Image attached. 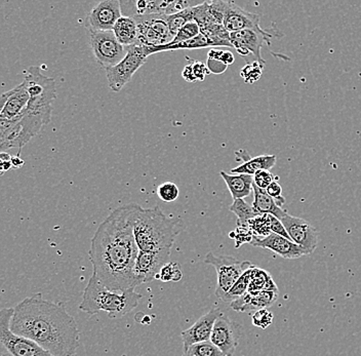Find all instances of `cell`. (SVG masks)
Listing matches in <instances>:
<instances>
[{
    "mask_svg": "<svg viewBox=\"0 0 361 356\" xmlns=\"http://www.w3.org/2000/svg\"><path fill=\"white\" fill-rule=\"evenodd\" d=\"M139 204L117 207L94 232L89 257L94 276L109 290L135 288V264L139 254L134 226Z\"/></svg>",
    "mask_w": 361,
    "mask_h": 356,
    "instance_id": "6da1fadb",
    "label": "cell"
},
{
    "mask_svg": "<svg viewBox=\"0 0 361 356\" xmlns=\"http://www.w3.org/2000/svg\"><path fill=\"white\" fill-rule=\"evenodd\" d=\"M11 332L31 340L53 356H75L80 337L78 324L62 304L42 294L22 300L13 308Z\"/></svg>",
    "mask_w": 361,
    "mask_h": 356,
    "instance_id": "7a4b0ae2",
    "label": "cell"
},
{
    "mask_svg": "<svg viewBox=\"0 0 361 356\" xmlns=\"http://www.w3.org/2000/svg\"><path fill=\"white\" fill-rule=\"evenodd\" d=\"M24 83L29 94L26 112L20 119L22 137L28 143L40 132L44 125L51 121L53 103L56 98V81L42 74L37 66L27 69Z\"/></svg>",
    "mask_w": 361,
    "mask_h": 356,
    "instance_id": "3957f363",
    "label": "cell"
},
{
    "mask_svg": "<svg viewBox=\"0 0 361 356\" xmlns=\"http://www.w3.org/2000/svg\"><path fill=\"white\" fill-rule=\"evenodd\" d=\"M182 229L180 220L168 217L159 207H141L135 221V243L142 252L171 250Z\"/></svg>",
    "mask_w": 361,
    "mask_h": 356,
    "instance_id": "277c9868",
    "label": "cell"
},
{
    "mask_svg": "<svg viewBox=\"0 0 361 356\" xmlns=\"http://www.w3.org/2000/svg\"><path fill=\"white\" fill-rule=\"evenodd\" d=\"M141 299L142 295L137 294L135 288L114 292L102 285L92 274L83 292L79 310L90 315L103 311L107 313L109 319H121L134 310Z\"/></svg>",
    "mask_w": 361,
    "mask_h": 356,
    "instance_id": "5b68a950",
    "label": "cell"
},
{
    "mask_svg": "<svg viewBox=\"0 0 361 356\" xmlns=\"http://www.w3.org/2000/svg\"><path fill=\"white\" fill-rule=\"evenodd\" d=\"M13 308L0 309V356H53L31 340L11 332Z\"/></svg>",
    "mask_w": 361,
    "mask_h": 356,
    "instance_id": "8992f818",
    "label": "cell"
},
{
    "mask_svg": "<svg viewBox=\"0 0 361 356\" xmlns=\"http://www.w3.org/2000/svg\"><path fill=\"white\" fill-rule=\"evenodd\" d=\"M204 263L214 266L216 271V298L223 300L235 285L240 276L252 267L250 261H238L233 257L216 256L214 253H209L205 256Z\"/></svg>",
    "mask_w": 361,
    "mask_h": 356,
    "instance_id": "52a82bcc",
    "label": "cell"
},
{
    "mask_svg": "<svg viewBox=\"0 0 361 356\" xmlns=\"http://www.w3.org/2000/svg\"><path fill=\"white\" fill-rule=\"evenodd\" d=\"M147 59L148 56L143 46L128 47L126 57L118 64L105 69L110 90L114 92H121L132 80L135 72L145 64Z\"/></svg>",
    "mask_w": 361,
    "mask_h": 356,
    "instance_id": "ba28073f",
    "label": "cell"
},
{
    "mask_svg": "<svg viewBox=\"0 0 361 356\" xmlns=\"http://www.w3.org/2000/svg\"><path fill=\"white\" fill-rule=\"evenodd\" d=\"M137 26V46L154 47L173 42L166 16L148 15L134 17Z\"/></svg>",
    "mask_w": 361,
    "mask_h": 356,
    "instance_id": "9c48e42d",
    "label": "cell"
},
{
    "mask_svg": "<svg viewBox=\"0 0 361 356\" xmlns=\"http://www.w3.org/2000/svg\"><path fill=\"white\" fill-rule=\"evenodd\" d=\"M90 44L94 60L104 69L118 64L128 53V47L117 42L113 31H90Z\"/></svg>",
    "mask_w": 361,
    "mask_h": 356,
    "instance_id": "30bf717a",
    "label": "cell"
},
{
    "mask_svg": "<svg viewBox=\"0 0 361 356\" xmlns=\"http://www.w3.org/2000/svg\"><path fill=\"white\" fill-rule=\"evenodd\" d=\"M171 250L157 252H139L135 260V287L151 283L157 279L161 268L168 264Z\"/></svg>",
    "mask_w": 361,
    "mask_h": 356,
    "instance_id": "8fae6325",
    "label": "cell"
},
{
    "mask_svg": "<svg viewBox=\"0 0 361 356\" xmlns=\"http://www.w3.org/2000/svg\"><path fill=\"white\" fill-rule=\"evenodd\" d=\"M243 335V326L223 313L214 324L211 340L225 356H233Z\"/></svg>",
    "mask_w": 361,
    "mask_h": 356,
    "instance_id": "7c38bea8",
    "label": "cell"
},
{
    "mask_svg": "<svg viewBox=\"0 0 361 356\" xmlns=\"http://www.w3.org/2000/svg\"><path fill=\"white\" fill-rule=\"evenodd\" d=\"M273 35L270 31L265 33L255 30H243L230 33V42L241 57L247 58L250 55L256 58L257 62L265 66L266 62L262 58L261 51L264 44L270 46V39Z\"/></svg>",
    "mask_w": 361,
    "mask_h": 356,
    "instance_id": "4fadbf2b",
    "label": "cell"
},
{
    "mask_svg": "<svg viewBox=\"0 0 361 356\" xmlns=\"http://www.w3.org/2000/svg\"><path fill=\"white\" fill-rule=\"evenodd\" d=\"M281 221L293 243L303 247L309 254L315 251L318 243V231L308 221L288 214Z\"/></svg>",
    "mask_w": 361,
    "mask_h": 356,
    "instance_id": "5bb4252c",
    "label": "cell"
},
{
    "mask_svg": "<svg viewBox=\"0 0 361 356\" xmlns=\"http://www.w3.org/2000/svg\"><path fill=\"white\" fill-rule=\"evenodd\" d=\"M121 17V1L104 0L87 15V26L90 31H112Z\"/></svg>",
    "mask_w": 361,
    "mask_h": 356,
    "instance_id": "9a60e30c",
    "label": "cell"
},
{
    "mask_svg": "<svg viewBox=\"0 0 361 356\" xmlns=\"http://www.w3.org/2000/svg\"><path fill=\"white\" fill-rule=\"evenodd\" d=\"M29 94L24 81L0 96V119L18 121L26 112Z\"/></svg>",
    "mask_w": 361,
    "mask_h": 356,
    "instance_id": "2e32d148",
    "label": "cell"
},
{
    "mask_svg": "<svg viewBox=\"0 0 361 356\" xmlns=\"http://www.w3.org/2000/svg\"><path fill=\"white\" fill-rule=\"evenodd\" d=\"M259 22H261L259 15L247 12L234 2H227L223 26L228 33L243 30H255L261 33L267 32L268 30L261 28Z\"/></svg>",
    "mask_w": 361,
    "mask_h": 356,
    "instance_id": "e0dca14e",
    "label": "cell"
},
{
    "mask_svg": "<svg viewBox=\"0 0 361 356\" xmlns=\"http://www.w3.org/2000/svg\"><path fill=\"white\" fill-rule=\"evenodd\" d=\"M222 314L223 312L220 308H213L207 314L202 315L200 319L194 322L193 326H191L190 328L183 331L180 337H182L184 352H186L192 345L209 341L214 324Z\"/></svg>",
    "mask_w": 361,
    "mask_h": 356,
    "instance_id": "ac0fdd59",
    "label": "cell"
},
{
    "mask_svg": "<svg viewBox=\"0 0 361 356\" xmlns=\"http://www.w3.org/2000/svg\"><path fill=\"white\" fill-rule=\"evenodd\" d=\"M250 245L252 247H262V249L269 250L279 256L288 260L301 258L303 256H308V253L303 249L295 245L292 240L279 235V234L271 233L266 238H252Z\"/></svg>",
    "mask_w": 361,
    "mask_h": 356,
    "instance_id": "d6986e66",
    "label": "cell"
},
{
    "mask_svg": "<svg viewBox=\"0 0 361 356\" xmlns=\"http://www.w3.org/2000/svg\"><path fill=\"white\" fill-rule=\"evenodd\" d=\"M171 1L166 0H123L121 1V13L123 17H140V16H166Z\"/></svg>",
    "mask_w": 361,
    "mask_h": 356,
    "instance_id": "ffe728a7",
    "label": "cell"
},
{
    "mask_svg": "<svg viewBox=\"0 0 361 356\" xmlns=\"http://www.w3.org/2000/svg\"><path fill=\"white\" fill-rule=\"evenodd\" d=\"M279 297V292L273 290H264V292L247 293L240 298L235 300L230 304L232 309L237 312H252V311L268 309L275 303Z\"/></svg>",
    "mask_w": 361,
    "mask_h": 356,
    "instance_id": "44dd1931",
    "label": "cell"
},
{
    "mask_svg": "<svg viewBox=\"0 0 361 356\" xmlns=\"http://www.w3.org/2000/svg\"><path fill=\"white\" fill-rule=\"evenodd\" d=\"M221 177L224 180L234 200H243L252 192L254 177L245 173H227L222 171Z\"/></svg>",
    "mask_w": 361,
    "mask_h": 356,
    "instance_id": "7402d4cb",
    "label": "cell"
},
{
    "mask_svg": "<svg viewBox=\"0 0 361 356\" xmlns=\"http://www.w3.org/2000/svg\"><path fill=\"white\" fill-rule=\"evenodd\" d=\"M252 192H254V202L252 206L259 215L268 214V215L274 216L279 220H281L288 214V211H284L276 204L274 198L268 195L267 191L259 189L254 184L252 185Z\"/></svg>",
    "mask_w": 361,
    "mask_h": 356,
    "instance_id": "603a6c76",
    "label": "cell"
},
{
    "mask_svg": "<svg viewBox=\"0 0 361 356\" xmlns=\"http://www.w3.org/2000/svg\"><path fill=\"white\" fill-rule=\"evenodd\" d=\"M113 33L121 46H135L137 42V26L134 18L121 17L115 24Z\"/></svg>",
    "mask_w": 361,
    "mask_h": 356,
    "instance_id": "cb8c5ba5",
    "label": "cell"
},
{
    "mask_svg": "<svg viewBox=\"0 0 361 356\" xmlns=\"http://www.w3.org/2000/svg\"><path fill=\"white\" fill-rule=\"evenodd\" d=\"M277 157L275 155H259V156L247 157L245 161L239 164L235 168H232L231 173H245V175L254 176L259 171H270L276 164Z\"/></svg>",
    "mask_w": 361,
    "mask_h": 356,
    "instance_id": "d4e9b609",
    "label": "cell"
},
{
    "mask_svg": "<svg viewBox=\"0 0 361 356\" xmlns=\"http://www.w3.org/2000/svg\"><path fill=\"white\" fill-rule=\"evenodd\" d=\"M264 290L279 292V288H277L276 283H274L272 277L266 270L259 269V268L255 266L247 292L255 294V293L264 292Z\"/></svg>",
    "mask_w": 361,
    "mask_h": 356,
    "instance_id": "484cf974",
    "label": "cell"
},
{
    "mask_svg": "<svg viewBox=\"0 0 361 356\" xmlns=\"http://www.w3.org/2000/svg\"><path fill=\"white\" fill-rule=\"evenodd\" d=\"M255 266H252L250 269H248L247 271H245L243 276H240V278L236 281L235 285L231 288V290L226 294L224 298H223L222 301H224L225 303L231 304L232 302L235 301V300L240 298L243 295L247 294L248 290V287H250V281H252V271H254Z\"/></svg>",
    "mask_w": 361,
    "mask_h": 356,
    "instance_id": "4316f807",
    "label": "cell"
},
{
    "mask_svg": "<svg viewBox=\"0 0 361 356\" xmlns=\"http://www.w3.org/2000/svg\"><path fill=\"white\" fill-rule=\"evenodd\" d=\"M230 211L237 216V225L238 226H247L248 222L252 219L259 215L255 211L252 206L245 202V200H234L233 204L230 207Z\"/></svg>",
    "mask_w": 361,
    "mask_h": 356,
    "instance_id": "83f0119b",
    "label": "cell"
},
{
    "mask_svg": "<svg viewBox=\"0 0 361 356\" xmlns=\"http://www.w3.org/2000/svg\"><path fill=\"white\" fill-rule=\"evenodd\" d=\"M194 17H195V6L183 11L179 13H176V15L166 16V22H168L171 35L175 37L183 26H185L189 22L194 21Z\"/></svg>",
    "mask_w": 361,
    "mask_h": 356,
    "instance_id": "f1b7e54d",
    "label": "cell"
},
{
    "mask_svg": "<svg viewBox=\"0 0 361 356\" xmlns=\"http://www.w3.org/2000/svg\"><path fill=\"white\" fill-rule=\"evenodd\" d=\"M247 227L252 231V235L256 238H266L272 233L268 214H263V215H259L252 219L248 222Z\"/></svg>",
    "mask_w": 361,
    "mask_h": 356,
    "instance_id": "f546056e",
    "label": "cell"
},
{
    "mask_svg": "<svg viewBox=\"0 0 361 356\" xmlns=\"http://www.w3.org/2000/svg\"><path fill=\"white\" fill-rule=\"evenodd\" d=\"M182 267L178 262L168 263L164 265L157 274V279L164 281V283H178L182 279Z\"/></svg>",
    "mask_w": 361,
    "mask_h": 356,
    "instance_id": "4dcf8cb0",
    "label": "cell"
},
{
    "mask_svg": "<svg viewBox=\"0 0 361 356\" xmlns=\"http://www.w3.org/2000/svg\"><path fill=\"white\" fill-rule=\"evenodd\" d=\"M184 355L193 356H225L211 341L192 345Z\"/></svg>",
    "mask_w": 361,
    "mask_h": 356,
    "instance_id": "1f68e13d",
    "label": "cell"
},
{
    "mask_svg": "<svg viewBox=\"0 0 361 356\" xmlns=\"http://www.w3.org/2000/svg\"><path fill=\"white\" fill-rule=\"evenodd\" d=\"M200 35V25L194 21L189 22V23H187L180 29L179 32L173 37V42L169 44H180V42H187V40H190L192 38L196 37V36Z\"/></svg>",
    "mask_w": 361,
    "mask_h": 356,
    "instance_id": "d6a6232c",
    "label": "cell"
},
{
    "mask_svg": "<svg viewBox=\"0 0 361 356\" xmlns=\"http://www.w3.org/2000/svg\"><path fill=\"white\" fill-rule=\"evenodd\" d=\"M264 65L254 61L252 63H247L240 71L241 78L247 83L257 82L261 78L263 72Z\"/></svg>",
    "mask_w": 361,
    "mask_h": 356,
    "instance_id": "836d02e7",
    "label": "cell"
},
{
    "mask_svg": "<svg viewBox=\"0 0 361 356\" xmlns=\"http://www.w3.org/2000/svg\"><path fill=\"white\" fill-rule=\"evenodd\" d=\"M157 195L162 202H173L178 200L180 195L179 187L173 182H166L159 185L157 188Z\"/></svg>",
    "mask_w": 361,
    "mask_h": 356,
    "instance_id": "e575fe53",
    "label": "cell"
},
{
    "mask_svg": "<svg viewBox=\"0 0 361 356\" xmlns=\"http://www.w3.org/2000/svg\"><path fill=\"white\" fill-rule=\"evenodd\" d=\"M273 317V313L268 309L256 311L252 317V324L262 330H266L272 324Z\"/></svg>",
    "mask_w": 361,
    "mask_h": 356,
    "instance_id": "d590c367",
    "label": "cell"
},
{
    "mask_svg": "<svg viewBox=\"0 0 361 356\" xmlns=\"http://www.w3.org/2000/svg\"><path fill=\"white\" fill-rule=\"evenodd\" d=\"M207 59L221 61V62L224 63L226 66L233 64L234 60H235L231 51L216 49H209V54H207Z\"/></svg>",
    "mask_w": 361,
    "mask_h": 356,
    "instance_id": "8d00e7d4",
    "label": "cell"
},
{
    "mask_svg": "<svg viewBox=\"0 0 361 356\" xmlns=\"http://www.w3.org/2000/svg\"><path fill=\"white\" fill-rule=\"evenodd\" d=\"M252 177H254V184L259 189H264V190H266L269 185L272 182L276 181L277 179L269 171H259V172L255 173Z\"/></svg>",
    "mask_w": 361,
    "mask_h": 356,
    "instance_id": "74e56055",
    "label": "cell"
},
{
    "mask_svg": "<svg viewBox=\"0 0 361 356\" xmlns=\"http://www.w3.org/2000/svg\"><path fill=\"white\" fill-rule=\"evenodd\" d=\"M233 233H235V236H233L232 240H235L236 247H239L241 243H252V238H254L252 231L247 226H238Z\"/></svg>",
    "mask_w": 361,
    "mask_h": 356,
    "instance_id": "f35d334b",
    "label": "cell"
},
{
    "mask_svg": "<svg viewBox=\"0 0 361 356\" xmlns=\"http://www.w3.org/2000/svg\"><path fill=\"white\" fill-rule=\"evenodd\" d=\"M266 191H267L268 195H269L271 197L274 198L275 202H276V204H279V207H282V206L286 204V198L282 197L281 195L282 187L279 182H272V183L269 185V187L266 189Z\"/></svg>",
    "mask_w": 361,
    "mask_h": 356,
    "instance_id": "ab89813d",
    "label": "cell"
},
{
    "mask_svg": "<svg viewBox=\"0 0 361 356\" xmlns=\"http://www.w3.org/2000/svg\"><path fill=\"white\" fill-rule=\"evenodd\" d=\"M191 66L196 81H203L204 80L205 76L211 74L209 68H207V64H204L203 62H200V61L192 63Z\"/></svg>",
    "mask_w": 361,
    "mask_h": 356,
    "instance_id": "60d3db41",
    "label": "cell"
},
{
    "mask_svg": "<svg viewBox=\"0 0 361 356\" xmlns=\"http://www.w3.org/2000/svg\"><path fill=\"white\" fill-rule=\"evenodd\" d=\"M269 222L270 229L272 233L279 234V235L283 236V238L290 240V236H288V232H286V228H284L283 225H282L281 220H279V219L274 217V216L269 215Z\"/></svg>",
    "mask_w": 361,
    "mask_h": 356,
    "instance_id": "b9f144b4",
    "label": "cell"
},
{
    "mask_svg": "<svg viewBox=\"0 0 361 356\" xmlns=\"http://www.w3.org/2000/svg\"><path fill=\"white\" fill-rule=\"evenodd\" d=\"M15 155L10 152L0 153V175H4L10 170H13V157Z\"/></svg>",
    "mask_w": 361,
    "mask_h": 356,
    "instance_id": "7bdbcfd3",
    "label": "cell"
},
{
    "mask_svg": "<svg viewBox=\"0 0 361 356\" xmlns=\"http://www.w3.org/2000/svg\"><path fill=\"white\" fill-rule=\"evenodd\" d=\"M207 66L209 72L213 74H223L228 68L224 63L221 62V61L213 60V59H207Z\"/></svg>",
    "mask_w": 361,
    "mask_h": 356,
    "instance_id": "ee69618b",
    "label": "cell"
},
{
    "mask_svg": "<svg viewBox=\"0 0 361 356\" xmlns=\"http://www.w3.org/2000/svg\"><path fill=\"white\" fill-rule=\"evenodd\" d=\"M183 78L188 82H195L196 80L194 78L193 70H192L191 65H187L182 72Z\"/></svg>",
    "mask_w": 361,
    "mask_h": 356,
    "instance_id": "f6af8a7d",
    "label": "cell"
},
{
    "mask_svg": "<svg viewBox=\"0 0 361 356\" xmlns=\"http://www.w3.org/2000/svg\"><path fill=\"white\" fill-rule=\"evenodd\" d=\"M24 166V161L20 156H13V168H20Z\"/></svg>",
    "mask_w": 361,
    "mask_h": 356,
    "instance_id": "bcb514c9",
    "label": "cell"
},
{
    "mask_svg": "<svg viewBox=\"0 0 361 356\" xmlns=\"http://www.w3.org/2000/svg\"><path fill=\"white\" fill-rule=\"evenodd\" d=\"M182 356H193V355H183Z\"/></svg>",
    "mask_w": 361,
    "mask_h": 356,
    "instance_id": "7dc6e473",
    "label": "cell"
}]
</instances>
